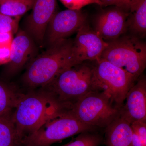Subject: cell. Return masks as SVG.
I'll return each mask as SVG.
<instances>
[{"label": "cell", "mask_w": 146, "mask_h": 146, "mask_svg": "<svg viewBox=\"0 0 146 146\" xmlns=\"http://www.w3.org/2000/svg\"><path fill=\"white\" fill-rule=\"evenodd\" d=\"M36 45L26 32L19 31L11 42L10 60L3 71L5 76L10 77L21 70L36 51Z\"/></svg>", "instance_id": "obj_12"}, {"label": "cell", "mask_w": 146, "mask_h": 146, "mask_svg": "<svg viewBox=\"0 0 146 146\" xmlns=\"http://www.w3.org/2000/svg\"><path fill=\"white\" fill-rule=\"evenodd\" d=\"M127 26V29L137 36L142 37L145 35L146 0L136 1L129 10Z\"/></svg>", "instance_id": "obj_15"}, {"label": "cell", "mask_w": 146, "mask_h": 146, "mask_svg": "<svg viewBox=\"0 0 146 146\" xmlns=\"http://www.w3.org/2000/svg\"><path fill=\"white\" fill-rule=\"evenodd\" d=\"M97 129L82 123L70 113L64 112L24 137L21 146H51L76 134Z\"/></svg>", "instance_id": "obj_6"}, {"label": "cell", "mask_w": 146, "mask_h": 146, "mask_svg": "<svg viewBox=\"0 0 146 146\" xmlns=\"http://www.w3.org/2000/svg\"><path fill=\"white\" fill-rule=\"evenodd\" d=\"M136 1L137 0H100L103 6L114 5L129 11Z\"/></svg>", "instance_id": "obj_23"}, {"label": "cell", "mask_w": 146, "mask_h": 146, "mask_svg": "<svg viewBox=\"0 0 146 146\" xmlns=\"http://www.w3.org/2000/svg\"><path fill=\"white\" fill-rule=\"evenodd\" d=\"M119 110L113 106L104 93L94 90L79 100L66 112L98 129L107 127L119 116Z\"/></svg>", "instance_id": "obj_7"}, {"label": "cell", "mask_w": 146, "mask_h": 146, "mask_svg": "<svg viewBox=\"0 0 146 146\" xmlns=\"http://www.w3.org/2000/svg\"><path fill=\"white\" fill-rule=\"evenodd\" d=\"M22 94L13 85L0 78V117L13 112Z\"/></svg>", "instance_id": "obj_16"}, {"label": "cell", "mask_w": 146, "mask_h": 146, "mask_svg": "<svg viewBox=\"0 0 146 146\" xmlns=\"http://www.w3.org/2000/svg\"><path fill=\"white\" fill-rule=\"evenodd\" d=\"M86 21V14L81 9H68L56 12L47 26L43 46L47 48L66 39L77 32Z\"/></svg>", "instance_id": "obj_8"}, {"label": "cell", "mask_w": 146, "mask_h": 146, "mask_svg": "<svg viewBox=\"0 0 146 146\" xmlns=\"http://www.w3.org/2000/svg\"><path fill=\"white\" fill-rule=\"evenodd\" d=\"M129 14L127 11L117 7L103 11L95 19L94 30L105 42L114 41L127 29Z\"/></svg>", "instance_id": "obj_11"}, {"label": "cell", "mask_w": 146, "mask_h": 146, "mask_svg": "<svg viewBox=\"0 0 146 146\" xmlns=\"http://www.w3.org/2000/svg\"><path fill=\"white\" fill-rule=\"evenodd\" d=\"M7 1V0H0V4L4 2L5 1Z\"/></svg>", "instance_id": "obj_26"}, {"label": "cell", "mask_w": 146, "mask_h": 146, "mask_svg": "<svg viewBox=\"0 0 146 146\" xmlns=\"http://www.w3.org/2000/svg\"><path fill=\"white\" fill-rule=\"evenodd\" d=\"M93 66L83 63L64 69L49 84L43 87L49 91L67 112L79 100L94 91Z\"/></svg>", "instance_id": "obj_3"}, {"label": "cell", "mask_w": 146, "mask_h": 146, "mask_svg": "<svg viewBox=\"0 0 146 146\" xmlns=\"http://www.w3.org/2000/svg\"><path fill=\"white\" fill-rule=\"evenodd\" d=\"M56 0H34L32 11L25 23V31L39 46H43L49 22L56 12Z\"/></svg>", "instance_id": "obj_10"}, {"label": "cell", "mask_w": 146, "mask_h": 146, "mask_svg": "<svg viewBox=\"0 0 146 146\" xmlns=\"http://www.w3.org/2000/svg\"><path fill=\"white\" fill-rule=\"evenodd\" d=\"M20 17H11L0 13V33L13 34L16 32Z\"/></svg>", "instance_id": "obj_20"}, {"label": "cell", "mask_w": 146, "mask_h": 146, "mask_svg": "<svg viewBox=\"0 0 146 146\" xmlns=\"http://www.w3.org/2000/svg\"><path fill=\"white\" fill-rule=\"evenodd\" d=\"M73 42L67 39L62 40L33 59L22 77L24 84L30 89L43 88L64 69L74 66L71 56Z\"/></svg>", "instance_id": "obj_2"}, {"label": "cell", "mask_w": 146, "mask_h": 146, "mask_svg": "<svg viewBox=\"0 0 146 146\" xmlns=\"http://www.w3.org/2000/svg\"><path fill=\"white\" fill-rule=\"evenodd\" d=\"M127 95L125 104L119 110L120 117L130 124L137 121L146 123V80L141 75Z\"/></svg>", "instance_id": "obj_13"}, {"label": "cell", "mask_w": 146, "mask_h": 146, "mask_svg": "<svg viewBox=\"0 0 146 146\" xmlns=\"http://www.w3.org/2000/svg\"><path fill=\"white\" fill-rule=\"evenodd\" d=\"M103 143L102 136L94 131H88L80 133L74 140L62 146H99Z\"/></svg>", "instance_id": "obj_19"}, {"label": "cell", "mask_w": 146, "mask_h": 146, "mask_svg": "<svg viewBox=\"0 0 146 146\" xmlns=\"http://www.w3.org/2000/svg\"><path fill=\"white\" fill-rule=\"evenodd\" d=\"M13 33H0V46L11 45L13 40Z\"/></svg>", "instance_id": "obj_25"}, {"label": "cell", "mask_w": 146, "mask_h": 146, "mask_svg": "<svg viewBox=\"0 0 146 146\" xmlns=\"http://www.w3.org/2000/svg\"><path fill=\"white\" fill-rule=\"evenodd\" d=\"M108 45V42L85 24L77 31L73 42L71 56L73 65L86 60H99Z\"/></svg>", "instance_id": "obj_9"}, {"label": "cell", "mask_w": 146, "mask_h": 146, "mask_svg": "<svg viewBox=\"0 0 146 146\" xmlns=\"http://www.w3.org/2000/svg\"><path fill=\"white\" fill-rule=\"evenodd\" d=\"M12 113L0 117V146H21L22 138L13 122Z\"/></svg>", "instance_id": "obj_17"}, {"label": "cell", "mask_w": 146, "mask_h": 146, "mask_svg": "<svg viewBox=\"0 0 146 146\" xmlns=\"http://www.w3.org/2000/svg\"><path fill=\"white\" fill-rule=\"evenodd\" d=\"M93 66V86L102 91L117 108L121 106L136 80L130 74L107 60L100 58Z\"/></svg>", "instance_id": "obj_5"}, {"label": "cell", "mask_w": 146, "mask_h": 146, "mask_svg": "<svg viewBox=\"0 0 146 146\" xmlns=\"http://www.w3.org/2000/svg\"><path fill=\"white\" fill-rule=\"evenodd\" d=\"M106 146H133L131 125L119 115L106 128Z\"/></svg>", "instance_id": "obj_14"}, {"label": "cell", "mask_w": 146, "mask_h": 146, "mask_svg": "<svg viewBox=\"0 0 146 146\" xmlns=\"http://www.w3.org/2000/svg\"><path fill=\"white\" fill-rule=\"evenodd\" d=\"M100 58L125 71L137 80L146 68L145 43L135 35L120 37L108 42Z\"/></svg>", "instance_id": "obj_4"}, {"label": "cell", "mask_w": 146, "mask_h": 146, "mask_svg": "<svg viewBox=\"0 0 146 146\" xmlns=\"http://www.w3.org/2000/svg\"><path fill=\"white\" fill-rule=\"evenodd\" d=\"M11 46H0V66L5 65L10 60Z\"/></svg>", "instance_id": "obj_24"}, {"label": "cell", "mask_w": 146, "mask_h": 146, "mask_svg": "<svg viewBox=\"0 0 146 146\" xmlns=\"http://www.w3.org/2000/svg\"><path fill=\"white\" fill-rule=\"evenodd\" d=\"M63 5L68 9L80 10L84 7L90 4L98 5L102 6L100 0H60Z\"/></svg>", "instance_id": "obj_21"}, {"label": "cell", "mask_w": 146, "mask_h": 146, "mask_svg": "<svg viewBox=\"0 0 146 146\" xmlns=\"http://www.w3.org/2000/svg\"><path fill=\"white\" fill-rule=\"evenodd\" d=\"M34 0H7L0 4V13L11 17H21L31 9Z\"/></svg>", "instance_id": "obj_18"}, {"label": "cell", "mask_w": 146, "mask_h": 146, "mask_svg": "<svg viewBox=\"0 0 146 146\" xmlns=\"http://www.w3.org/2000/svg\"><path fill=\"white\" fill-rule=\"evenodd\" d=\"M62 113L60 106L52 95L43 89L37 92L23 94L12 117L23 140L24 137L36 131L48 121Z\"/></svg>", "instance_id": "obj_1"}, {"label": "cell", "mask_w": 146, "mask_h": 146, "mask_svg": "<svg viewBox=\"0 0 146 146\" xmlns=\"http://www.w3.org/2000/svg\"><path fill=\"white\" fill-rule=\"evenodd\" d=\"M133 138L139 140L144 146H146V124L141 121H137L131 124Z\"/></svg>", "instance_id": "obj_22"}]
</instances>
